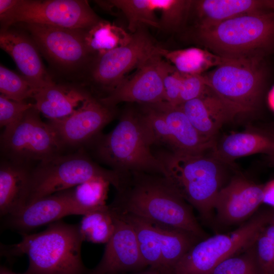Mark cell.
<instances>
[{
  "label": "cell",
  "instance_id": "6da1fadb",
  "mask_svg": "<svg viewBox=\"0 0 274 274\" xmlns=\"http://www.w3.org/2000/svg\"><path fill=\"white\" fill-rule=\"evenodd\" d=\"M108 206L119 214L133 215L180 229L200 239L207 237L190 204L162 175L143 172L126 174Z\"/></svg>",
  "mask_w": 274,
  "mask_h": 274
},
{
  "label": "cell",
  "instance_id": "7a4b0ae2",
  "mask_svg": "<svg viewBox=\"0 0 274 274\" xmlns=\"http://www.w3.org/2000/svg\"><path fill=\"white\" fill-rule=\"evenodd\" d=\"M20 234L17 244H1V255L8 259L27 255L29 265L24 274L87 273L81 257L84 240L79 224L59 220L40 232Z\"/></svg>",
  "mask_w": 274,
  "mask_h": 274
},
{
  "label": "cell",
  "instance_id": "3957f363",
  "mask_svg": "<svg viewBox=\"0 0 274 274\" xmlns=\"http://www.w3.org/2000/svg\"><path fill=\"white\" fill-rule=\"evenodd\" d=\"M89 145L101 163L119 174L143 172L164 176V168L151 151L154 145L141 111L127 108L109 133L100 134Z\"/></svg>",
  "mask_w": 274,
  "mask_h": 274
},
{
  "label": "cell",
  "instance_id": "277c9868",
  "mask_svg": "<svg viewBox=\"0 0 274 274\" xmlns=\"http://www.w3.org/2000/svg\"><path fill=\"white\" fill-rule=\"evenodd\" d=\"M164 177L179 194L205 220L210 219L216 196L223 187V163L210 154L160 151L155 153Z\"/></svg>",
  "mask_w": 274,
  "mask_h": 274
},
{
  "label": "cell",
  "instance_id": "5b68a950",
  "mask_svg": "<svg viewBox=\"0 0 274 274\" xmlns=\"http://www.w3.org/2000/svg\"><path fill=\"white\" fill-rule=\"evenodd\" d=\"M195 38L223 58L263 56L274 48V13L250 12L215 25L196 27Z\"/></svg>",
  "mask_w": 274,
  "mask_h": 274
},
{
  "label": "cell",
  "instance_id": "8992f818",
  "mask_svg": "<svg viewBox=\"0 0 274 274\" xmlns=\"http://www.w3.org/2000/svg\"><path fill=\"white\" fill-rule=\"evenodd\" d=\"M123 177V175L99 165L83 148L74 153H62L39 162L33 167L27 205L95 178L106 179L117 190L122 184Z\"/></svg>",
  "mask_w": 274,
  "mask_h": 274
},
{
  "label": "cell",
  "instance_id": "52a82bcc",
  "mask_svg": "<svg viewBox=\"0 0 274 274\" xmlns=\"http://www.w3.org/2000/svg\"><path fill=\"white\" fill-rule=\"evenodd\" d=\"M262 56L225 58L204 75L207 86L235 117L254 111L263 92L265 72Z\"/></svg>",
  "mask_w": 274,
  "mask_h": 274
},
{
  "label": "cell",
  "instance_id": "ba28073f",
  "mask_svg": "<svg viewBox=\"0 0 274 274\" xmlns=\"http://www.w3.org/2000/svg\"><path fill=\"white\" fill-rule=\"evenodd\" d=\"M272 218L270 212L262 211L229 233L200 240L178 262L174 274H211L221 262L252 246Z\"/></svg>",
  "mask_w": 274,
  "mask_h": 274
},
{
  "label": "cell",
  "instance_id": "9c48e42d",
  "mask_svg": "<svg viewBox=\"0 0 274 274\" xmlns=\"http://www.w3.org/2000/svg\"><path fill=\"white\" fill-rule=\"evenodd\" d=\"M40 113L34 105L19 120L5 127L1 135L3 159L31 166L62 153L55 131Z\"/></svg>",
  "mask_w": 274,
  "mask_h": 274
},
{
  "label": "cell",
  "instance_id": "30bf717a",
  "mask_svg": "<svg viewBox=\"0 0 274 274\" xmlns=\"http://www.w3.org/2000/svg\"><path fill=\"white\" fill-rule=\"evenodd\" d=\"M16 25L29 35L48 61L63 73L89 71L96 58L86 40L87 30L35 23Z\"/></svg>",
  "mask_w": 274,
  "mask_h": 274
},
{
  "label": "cell",
  "instance_id": "8fae6325",
  "mask_svg": "<svg viewBox=\"0 0 274 274\" xmlns=\"http://www.w3.org/2000/svg\"><path fill=\"white\" fill-rule=\"evenodd\" d=\"M101 20L84 0H18L0 15L1 30L19 23L89 30Z\"/></svg>",
  "mask_w": 274,
  "mask_h": 274
},
{
  "label": "cell",
  "instance_id": "7c38bea8",
  "mask_svg": "<svg viewBox=\"0 0 274 274\" xmlns=\"http://www.w3.org/2000/svg\"><path fill=\"white\" fill-rule=\"evenodd\" d=\"M159 47L145 26H141L132 33L128 43L95 58L89 70L91 80L108 91V95L123 81L127 73L158 54Z\"/></svg>",
  "mask_w": 274,
  "mask_h": 274
},
{
  "label": "cell",
  "instance_id": "4fadbf2b",
  "mask_svg": "<svg viewBox=\"0 0 274 274\" xmlns=\"http://www.w3.org/2000/svg\"><path fill=\"white\" fill-rule=\"evenodd\" d=\"M115 108L104 104L91 95L71 115L49 124L55 131L63 148H79L89 145L116 116Z\"/></svg>",
  "mask_w": 274,
  "mask_h": 274
},
{
  "label": "cell",
  "instance_id": "5bb4252c",
  "mask_svg": "<svg viewBox=\"0 0 274 274\" xmlns=\"http://www.w3.org/2000/svg\"><path fill=\"white\" fill-rule=\"evenodd\" d=\"M138 68L131 78L123 79L109 94L99 98L101 102L115 108L123 102L148 105L165 101L163 79L175 67L156 54Z\"/></svg>",
  "mask_w": 274,
  "mask_h": 274
},
{
  "label": "cell",
  "instance_id": "9a60e30c",
  "mask_svg": "<svg viewBox=\"0 0 274 274\" xmlns=\"http://www.w3.org/2000/svg\"><path fill=\"white\" fill-rule=\"evenodd\" d=\"M110 210L115 218L114 232L106 244L99 262L87 274H124L146 269L148 266L141 254L133 228Z\"/></svg>",
  "mask_w": 274,
  "mask_h": 274
},
{
  "label": "cell",
  "instance_id": "2e32d148",
  "mask_svg": "<svg viewBox=\"0 0 274 274\" xmlns=\"http://www.w3.org/2000/svg\"><path fill=\"white\" fill-rule=\"evenodd\" d=\"M88 213L74 200L72 188L58 192L37 200L15 214L5 217V228L28 233L42 225L61 220L72 215Z\"/></svg>",
  "mask_w": 274,
  "mask_h": 274
},
{
  "label": "cell",
  "instance_id": "e0dca14e",
  "mask_svg": "<svg viewBox=\"0 0 274 274\" xmlns=\"http://www.w3.org/2000/svg\"><path fill=\"white\" fill-rule=\"evenodd\" d=\"M264 185L247 178H233L218 192L214 203L217 218L223 224H235L250 217L263 203Z\"/></svg>",
  "mask_w": 274,
  "mask_h": 274
},
{
  "label": "cell",
  "instance_id": "ac0fdd59",
  "mask_svg": "<svg viewBox=\"0 0 274 274\" xmlns=\"http://www.w3.org/2000/svg\"><path fill=\"white\" fill-rule=\"evenodd\" d=\"M0 47L36 91L55 83L45 67L36 44L24 29L10 27L1 30Z\"/></svg>",
  "mask_w": 274,
  "mask_h": 274
},
{
  "label": "cell",
  "instance_id": "d6986e66",
  "mask_svg": "<svg viewBox=\"0 0 274 274\" xmlns=\"http://www.w3.org/2000/svg\"><path fill=\"white\" fill-rule=\"evenodd\" d=\"M274 152V129L251 127L230 133L215 142L210 154L223 163L257 153Z\"/></svg>",
  "mask_w": 274,
  "mask_h": 274
},
{
  "label": "cell",
  "instance_id": "ffe728a7",
  "mask_svg": "<svg viewBox=\"0 0 274 274\" xmlns=\"http://www.w3.org/2000/svg\"><path fill=\"white\" fill-rule=\"evenodd\" d=\"M33 167L3 159L0 165V215L16 214L28 204Z\"/></svg>",
  "mask_w": 274,
  "mask_h": 274
},
{
  "label": "cell",
  "instance_id": "44dd1931",
  "mask_svg": "<svg viewBox=\"0 0 274 274\" xmlns=\"http://www.w3.org/2000/svg\"><path fill=\"white\" fill-rule=\"evenodd\" d=\"M163 116L167 126L170 150L185 154L204 153L211 151L215 141L202 136L179 106L163 101L152 104Z\"/></svg>",
  "mask_w": 274,
  "mask_h": 274
},
{
  "label": "cell",
  "instance_id": "7402d4cb",
  "mask_svg": "<svg viewBox=\"0 0 274 274\" xmlns=\"http://www.w3.org/2000/svg\"><path fill=\"white\" fill-rule=\"evenodd\" d=\"M203 137L212 141L225 123L234 118L224 102L209 87L201 96L179 106Z\"/></svg>",
  "mask_w": 274,
  "mask_h": 274
},
{
  "label": "cell",
  "instance_id": "603a6c76",
  "mask_svg": "<svg viewBox=\"0 0 274 274\" xmlns=\"http://www.w3.org/2000/svg\"><path fill=\"white\" fill-rule=\"evenodd\" d=\"M91 95L79 86L54 83L37 90L32 98L36 109L50 120L71 115Z\"/></svg>",
  "mask_w": 274,
  "mask_h": 274
},
{
  "label": "cell",
  "instance_id": "cb8c5ba5",
  "mask_svg": "<svg viewBox=\"0 0 274 274\" xmlns=\"http://www.w3.org/2000/svg\"><path fill=\"white\" fill-rule=\"evenodd\" d=\"M265 1L198 0L192 1L191 10L197 18L196 27L218 24L246 13L263 11Z\"/></svg>",
  "mask_w": 274,
  "mask_h": 274
},
{
  "label": "cell",
  "instance_id": "d4e9b609",
  "mask_svg": "<svg viewBox=\"0 0 274 274\" xmlns=\"http://www.w3.org/2000/svg\"><path fill=\"white\" fill-rule=\"evenodd\" d=\"M158 55L173 64L182 74L202 75L213 66H217L225 60L211 51L197 47L168 50L159 46Z\"/></svg>",
  "mask_w": 274,
  "mask_h": 274
},
{
  "label": "cell",
  "instance_id": "484cf974",
  "mask_svg": "<svg viewBox=\"0 0 274 274\" xmlns=\"http://www.w3.org/2000/svg\"><path fill=\"white\" fill-rule=\"evenodd\" d=\"M155 224L161 241L160 273L174 274V269L178 262L194 245L201 239L180 229Z\"/></svg>",
  "mask_w": 274,
  "mask_h": 274
},
{
  "label": "cell",
  "instance_id": "4316f807",
  "mask_svg": "<svg viewBox=\"0 0 274 274\" xmlns=\"http://www.w3.org/2000/svg\"><path fill=\"white\" fill-rule=\"evenodd\" d=\"M117 214L129 222L133 228L141 254L148 267L161 273V241L156 225L133 215Z\"/></svg>",
  "mask_w": 274,
  "mask_h": 274
},
{
  "label": "cell",
  "instance_id": "83f0119b",
  "mask_svg": "<svg viewBox=\"0 0 274 274\" xmlns=\"http://www.w3.org/2000/svg\"><path fill=\"white\" fill-rule=\"evenodd\" d=\"M131 35L121 27L101 20L87 30L86 40L96 57L118 47L127 44Z\"/></svg>",
  "mask_w": 274,
  "mask_h": 274
},
{
  "label": "cell",
  "instance_id": "f1b7e54d",
  "mask_svg": "<svg viewBox=\"0 0 274 274\" xmlns=\"http://www.w3.org/2000/svg\"><path fill=\"white\" fill-rule=\"evenodd\" d=\"M79 227L84 241L107 244L115 230L114 216L107 205L83 215Z\"/></svg>",
  "mask_w": 274,
  "mask_h": 274
},
{
  "label": "cell",
  "instance_id": "f546056e",
  "mask_svg": "<svg viewBox=\"0 0 274 274\" xmlns=\"http://www.w3.org/2000/svg\"><path fill=\"white\" fill-rule=\"evenodd\" d=\"M111 6L120 9L125 16L128 29L132 33L146 25L159 27L155 16L158 11V0H112L108 1Z\"/></svg>",
  "mask_w": 274,
  "mask_h": 274
},
{
  "label": "cell",
  "instance_id": "4dcf8cb0",
  "mask_svg": "<svg viewBox=\"0 0 274 274\" xmlns=\"http://www.w3.org/2000/svg\"><path fill=\"white\" fill-rule=\"evenodd\" d=\"M110 182L103 178H95L72 188L76 203L88 213L102 209L107 205L106 200Z\"/></svg>",
  "mask_w": 274,
  "mask_h": 274
},
{
  "label": "cell",
  "instance_id": "1f68e13d",
  "mask_svg": "<svg viewBox=\"0 0 274 274\" xmlns=\"http://www.w3.org/2000/svg\"><path fill=\"white\" fill-rule=\"evenodd\" d=\"M192 1L158 0L161 13L159 27L164 30L175 31L181 28L189 15Z\"/></svg>",
  "mask_w": 274,
  "mask_h": 274
},
{
  "label": "cell",
  "instance_id": "d6a6232c",
  "mask_svg": "<svg viewBox=\"0 0 274 274\" xmlns=\"http://www.w3.org/2000/svg\"><path fill=\"white\" fill-rule=\"evenodd\" d=\"M36 91L22 76L1 64V94L11 100L24 101L28 98H32Z\"/></svg>",
  "mask_w": 274,
  "mask_h": 274
},
{
  "label": "cell",
  "instance_id": "836d02e7",
  "mask_svg": "<svg viewBox=\"0 0 274 274\" xmlns=\"http://www.w3.org/2000/svg\"><path fill=\"white\" fill-rule=\"evenodd\" d=\"M254 244L243 253L230 257L221 262L211 274H260Z\"/></svg>",
  "mask_w": 274,
  "mask_h": 274
},
{
  "label": "cell",
  "instance_id": "e575fe53",
  "mask_svg": "<svg viewBox=\"0 0 274 274\" xmlns=\"http://www.w3.org/2000/svg\"><path fill=\"white\" fill-rule=\"evenodd\" d=\"M263 230L254 244L255 255L259 273L271 274L274 272V243Z\"/></svg>",
  "mask_w": 274,
  "mask_h": 274
},
{
  "label": "cell",
  "instance_id": "d590c367",
  "mask_svg": "<svg viewBox=\"0 0 274 274\" xmlns=\"http://www.w3.org/2000/svg\"><path fill=\"white\" fill-rule=\"evenodd\" d=\"M35 104L10 99L0 95V126L6 127L19 120Z\"/></svg>",
  "mask_w": 274,
  "mask_h": 274
},
{
  "label": "cell",
  "instance_id": "8d00e7d4",
  "mask_svg": "<svg viewBox=\"0 0 274 274\" xmlns=\"http://www.w3.org/2000/svg\"><path fill=\"white\" fill-rule=\"evenodd\" d=\"M208 88L206 79L202 74H183L180 105L201 96Z\"/></svg>",
  "mask_w": 274,
  "mask_h": 274
},
{
  "label": "cell",
  "instance_id": "74e56055",
  "mask_svg": "<svg viewBox=\"0 0 274 274\" xmlns=\"http://www.w3.org/2000/svg\"><path fill=\"white\" fill-rule=\"evenodd\" d=\"M183 74L175 68L167 73L163 79V89L165 101L174 106L180 104Z\"/></svg>",
  "mask_w": 274,
  "mask_h": 274
},
{
  "label": "cell",
  "instance_id": "f35d334b",
  "mask_svg": "<svg viewBox=\"0 0 274 274\" xmlns=\"http://www.w3.org/2000/svg\"><path fill=\"white\" fill-rule=\"evenodd\" d=\"M263 203L274 208V180L264 185Z\"/></svg>",
  "mask_w": 274,
  "mask_h": 274
},
{
  "label": "cell",
  "instance_id": "ab89813d",
  "mask_svg": "<svg viewBox=\"0 0 274 274\" xmlns=\"http://www.w3.org/2000/svg\"><path fill=\"white\" fill-rule=\"evenodd\" d=\"M17 2L18 0H0V15L12 9Z\"/></svg>",
  "mask_w": 274,
  "mask_h": 274
},
{
  "label": "cell",
  "instance_id": "60d3db41",
  "mask_svg": "<svg viewBox=\"0 0 274 274\" xmlns=\"http://www.w3.org/2000/svg\"><path fill=\"white\" fill-rule=\"evenodd\" d=\"M266 235L274 243V224H268L263 230Z\"/></svg>",
  "mask_w": 274,
  "mask_h": 274
},
{
  "label": "cell",
  "instance_id": "b9f144b4",
  "mask_svg": "<svg viewBox=\"0 0 274 274\" xmlns=\"http://www.w3.org/2000/svg\"><path fill=\"white\" fill-rule=\"evenodd\" d=\"M124 274H161V273H160L158 271L155 270L151 269L149 267H147L146 269H144L143 270H142L139 271L131 272L129 273H124Z\"/></svg>",
  "mask_w": 274,
  "mask_h": 274
},
{
  "label": "cell",
  "instance_id": "7bdbcfd3",
  "mask_svg": "<svg viewBox=\"0 0 274 274\" xmlns=\"http://www.w3.org/2000/svg\"><path fill=\"white\" fill-rule=\"evenodd\" d=\"M268 100L270 108L274 111V87L269 93Z\"/></svg>",
  "mask_w": 274,
  "mask_h": 274
},
{
  "label": "cell",
  "instance_id": "ee69618b",
  "mask_svg": "<svg viewBox=\"0 0 274 274\" xmlns=\"http://www.w3.org/2000/svg\"><path fill=\"white\" fill-rule=\"evenodd\" d=\"M0 274H24L23 273H17L8 267L4 266H1L0 268Z\"/></svg>",
  "mask_w": 274,
  "mask_h": 274
},
{
  "label": "cell",
  "instance_id": "f6af8a7d",
  "mask_svg": "<svg viewBox=\"0 0 274 274\" xmlns=\"http://www.w3.org/2000/svg\"><path fill=\"white\" fill-rule=\"evenodd\" d=\"M267 9H271L274 13V0L265 1Z\"/></svg>",
  "mask_w": 274,
  "mask_h": 274
},
{
  "label": "cell",
  "instance_id": "bcb514c9",
  "mask_svg": "<svg viewBox=\"0 0 274 274\" xmlns=\"http://www.w3.org/2000/svg\"><path fill=\"white\" fill-rule=\"evenodd\" d=\"M271 164L274 167V152L267 155Z\"/></svg>",
  "mask_w": 274,
  "mask_h": 274
},
{
  "label": "cell",
  "instance_id": "7dc6e473",
  "mask_svg": "<svg viewBox=\"0 0 274 274\" xmlns=\"http://www.w3.org/2000/svg\"><path fill=\"white\" fill-rule=\"evenodd\" d=\"M271 274H274V272H272V273Z\"/></svg>",
  "mask_w": 274,
  "mask_h": 274
}]
</instances>
